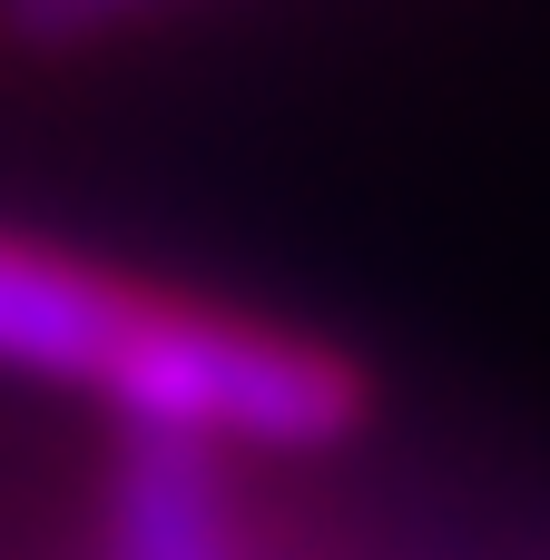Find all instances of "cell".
Instances as JSON below:
<instances>
[{
    "instance_id": "cell-1",
    "label": "cell",
    "mask_w": 550,
    "mask_h": 560,
    "mask_svg": "<svg viewBox=\"0 0 550 560\" xmlns=\"http://www.w3.org/2000/svg\"><path fill=\"white\" fill-rule=\"evenodd\" d=\"M98 404L128 433L187 443V453H325L364 423V384L344 354L246 315L167 305V295L138 305Z\"/></svg>"
},
{
    "instance_id": "cell-2",
    "label": "cell",
    "mask_w": 550,
    "mask_h": 560,
    "mask_svg": "<svg viewBox=\"0 0 550 560\" xmlns=\"http://www.w3.org/2000/svg\"><path fill=\"white\" fill-rule=\"evenodd\" d=\"M138 285H118L89 256H59L39 236H0V374L30 384H108L128 325H138Z\"/></svg>"
}]
</instances>
